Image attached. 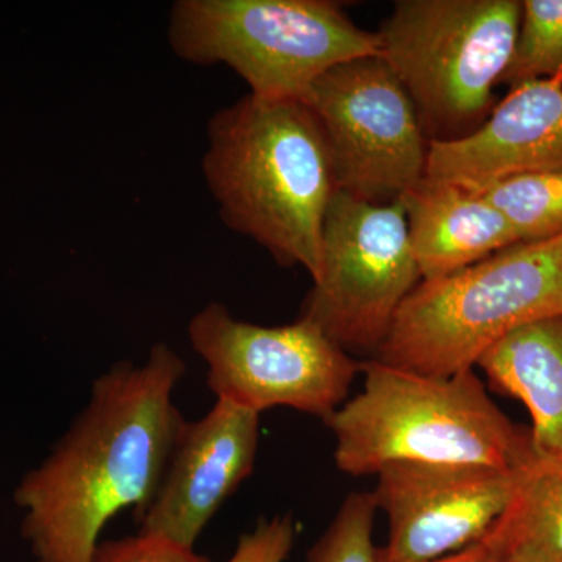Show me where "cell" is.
Wrapping results in <instances>:
<instances>
[{
    "label": "cell",
    "instance_id": "cell-1",
    "mask_svg": "<svg viewBox=\"0 0 562 562\" xmlns=\"http://www.w3.org/2000/svg\"><path fill=\"white\" fill-rule=\"evenodd\" d=\"M184 373L180 355L158 342L143 364L120 361L95 380L83 412L16 492L38 562H92L110 520L149 506L184 422L172 398Z\"/></svg>",
    "mask_w": 562,
    "mask_h": 562
},
{
    "label": "cell",
    "instance_id": "cell-2",
    "mask_svg": "<svg viewBox=\"0 0 562 562\" xmlns=\"http://www.w3.org/2000/svg\"><path fill=\"white\" fill-rule=\"evenodd\" d=\"M202 160L222 222L316 279L322 225L336 192L330 154L302 101L246 95L217 111Z\"/></svg>",
    "mask_w": 562,
    "mask_h": 562
},
{
    "label": "cell",
    "instance_id": "cell-3",
    "mask_svg": "<svg viewBox=\"0 0 562 562\" xmlns=\"http://www.w3.org/2000/svg\"><path fill=\"white\" fill-rule=\"evenodd\" d=\"M361 372L360 394L325 420L339 471L376 475L392 462L516 471L532 460L530 432L502 413L473 369L432 376L373 358Z\"/></svg>",
    "mask_w": 562,
    "mask_h": 562
},
{
    "label": "cell",
    "instance_id": "cell-4",
    "mask_svg": "<svg viewBox=\"0 0 562 562\" xmlns=\"http://www.w3.org/2000/svg\"><path fill=\"white\" fill-rule=\"evenodd\" d=\"M562 314V235L517 243L402 303L376 360L432 376L471 371L506 335Z\"/></svg>",
    "mask_w": 562,
    "mask_h": 562
},
{
    "label": "cell",
    "instance_id": "cell-5",
    "mask_svg": "<svg viewBox=\"0 0 562 562\" xmlns=\"http://www.w3.org/2000/svg\"><path fill=\"white\" fill-rule=\"evenodd\" d=\"M168 40L180 60L227 66L266 101L303 102L327 70L380 55L379 33L331 0H177Z\"/></svg>",
    "mask_w": 562,
    "mask_h": 562
},
{
    "label": "cell",
    "instance_id": "cell-6",
    "mask_svg": "<svg viewBox=\"0 0 562 562\" xmlns=\"http://www.w3.org/2000/svg\"><path fill=\"white\" fill-rule=\"evenodd\" d=\"M522 18L517 0H398L380 57L416 106L430 143L465 138L490 116Z\"/></svg>",
    "mask_w": 562,
    "mask_h": 562
},
{
    "label": "cell",
    "instance_id": "cell-7",
    "mask_svg": "<svg viewBox=\"0 0 562 562\" xmlns=\"http://www.w3.org/2000/svg\"><path fill=\"white\" fill-rule=\"evenodd\" d=\"M419 280L405 203L373 205L336 191L322 225L319 273L301 317L346 351L379 353Z\"/></svg>",
    "mask_w": 562,
    "mask_h": 562
},
{
    "label": "cell",
    "instance_id": "cell-8",
    "mask_svg": "<svg viewBox=\"0 0 562 562\" xmlns=\"http://www.w3.org/2000/svg\"><path fill=\"white\" fill-rule=\"evenodd\" d=\"M188 338L216 397L258 414L286 406L328 420L361 372V362L305 317L262 327L211 302L192 317Z\"/></svg>",
    "mask_w": 562,
    "mask_h": 562
},
{
    "label": "cell",
    "instance_id": "cell-9",
    "mask_svg": "<svg viewBox=\"0 0 562 562\" xmlns=\"http://www.w3.org/2000/svg\"><path fill=\"white\" fill-rule=\"evenodd\" d=\"M303 102L324 133L336 191L387 205L427 177L430 140L412 98L380 55L327 70Z\"/></svg>",
    "mask_w": 562,
    "mask_h": 562
},
{
    "label": "cell",
    "instance_id": "cell-10",
    "mask_svg": "<svg viewBox=\"0 0 562 562\" xmlns=\"http://www.w3.org/2000/svg\"><path fill=\"white\" fill-rule=\"evenodd\" d=\"M522 469L392 462L372 492L390 538L379 562H430L482 541L512 501Z\"/></svg>",
    "mask_w": 562,
    "mask_h": 562
},
{
    "label": "cell",
    "instance_id": "cell-11",
    "mask_svg": "<svg viewBox=\"0 0 562 562\" xmlns=\"http://www.w3.org/2000/svg\"><path fill=\"white\" fill-rule=\"evenodd\" d=\"M260 414L217 398L202 419L183 422L140 530L194 549L225 501L254 472Z\"/></svg>",
    "mask_w": 562,
    "mask_h": 562
},
{
    "label": "cell",
    "instance_id": "cell-12",
    "mask_svg": "<svg viewBox=\"0 0 562 562\" xmlns=\"http://www.w3.org/2000/svg\"><path fill=\"white\" fill-rule=\"evenodd\" d=\"M546 171H562V74L516 85L475 132L428 150V179L475 184Z\"/></svg>",
    "mask_w": 562,
    "mask_h": 562
},
{
    "label": "cell",
    "instance_id": "cell-13",
    "mask_svg": "<svg viewBox=\"0 0 562 562\" xmlns=\"http://www.w3.org/2000/svg\"><path fill=\"white\" fill-rule=\"evenodd\" d=\"M403 203L422 280L461 271L519 243L490 202L457 181L425 177Z\"/></svg>",
    "mask_w": 562,
    "mask_h": 562
},
{
    "label": "cell",
    "instance_id": "cell-14",
    "mask_svg": "<svg viewBox=\"0 0 562 562\" xmlns=\"http://www.w3.org/2000/svg\"><path fill=\"white\" fill-rule=\"evenodd\" d=\"M476 366L495 390L527 406L532 457L562 464V314L516 328Z\"/></svg>",
    "mask_w": 562,
    "mask_h": 562
},
{
    "label": "cell",
    "instance_id": "cell-15",
    "mask_svg": "<svg viewBox=\"0 0 562 562\" xmlns=\"http://www.w3.org/2000/svg\"><path fill=\"white\" fill-rule=\"evenodd\" d=\"M482 541L492 562H562V464L532 457Z\"/></svg>",
    "mask_w": 562,
    "mask_h": 562
},
{
    "label": "cell",
    "instance_id": "cell-16",
    "mask_svg": "<svg viewBox=\"0 0 562 562\" xmlns=\"http://www.w3.org/2000/svg\"><path fill=\"white\" fill-rule=\"evenodd\" d=\"M464 187L505 217L519 243L562 235V171L517 173Z\"/></svg>",
    "mask_w": 562,
    "mask_h": 562
},
{
    "label": "cell",
    "instance_id": "cell-17",
    "mask_svg": "<svg viewBox=\"0 0 562 562\" xmlns=\"http://www.w3.org/2000/svg\"><path fill=\"white\" fill-rule=\"evenodd\" d=\"M562 74V0H525L512 61L502 83L550 79Z\"/></svg>",
    "mask_w": 562,
    "mask_h": 562
},
{
    "label": "cell",
    "instance_id": "cell-18",
    "mask_svg": "<svg viewBox=\"0 0 562 562\" xmlns=\"http://www.w3.org/2000/svg\"><path fill=\"white\" fill-rule=\"evenodd\" d=\"M379 509L371 492H351L310 549L308 562H379L372 532Z\"/></svg>",
    "mask_w": 562,
    "mask_h": 562
},
{
    "label": "cell",
    "instance_id": "cell-19",
    "mask_svg": "<svg viewBox=\"0 0 562 562\" xmlns=\"http://www.w3.org/2000/svg\"><path fill=\"white\" fill-rule=\"evenodd\" d=\"M92 562H211L194 549L180 546L161 536L138 532L136 536L103 541Z\"/></svg>",
    "mask_w": 562,
    "mask_h": 562
},
{
    "label": "cell",
    "instance_id": "cell-20",
    "mask_svg": "<svg viewBox=\"0 0 562 562\" xmlns=\"http://www.w3.org/2000/svg\"><path fill=\"white\" fill-rule=\"evenodd\" d=\"M430 562H492L490 550L483 541L473 543L471 547L460 550V552L447 554L439 560Z\"/></svg>",
    "mask_w": 562,
    "mask_h": 562
}]
</instances>
